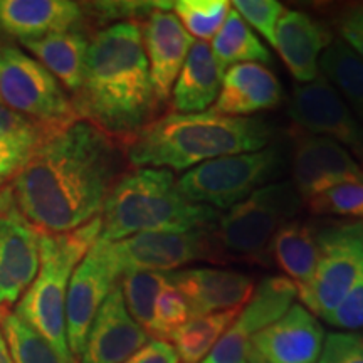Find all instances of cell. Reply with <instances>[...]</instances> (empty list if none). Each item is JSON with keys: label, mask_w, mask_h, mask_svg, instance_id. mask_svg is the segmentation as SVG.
<instances>
[{"label": "cell", "mask_w": 363, "mask_h": 363, "mask_svg": "<svg viewBox=\"0 0 363 363\" xmlns=\"http://www.w3.org/2000/svg\"><path fill=\"white\" fill-rule=\"evenodd\" d=\"M128 167L123 143L76 120L39 145L9 185L30 224L44 234H65L101 214Z\"/></svg>", "instance_id": "1"}, {"label": "cell", "mask_w": 363, "mask_h": 363, "mask_svg": "<svg viewBox=\"0 0 363 363\" xmlns=\"http://www.w3.org/2000/svg\"><path fill=\"white\" fill-rule=\"evenodd\" d=\"M71 99L79 120L121 143L162 116L138 22H115L93 34L83 84Z\"/></svg>", "instance_id": "2"}, {"label": "cell", "mask_w": 363, "mask_h": 363, "mask_svg": "<svg viewBox=\"0 0 363 363\" xmlns=\"http://www.w3.org/2000/svg\"><path fill=\"white\" fill-rule=\"evenodd\" d=\"M274 128L262 118L167 113L123 143L133 169L182 172L214 158L271 147Z\"/></svg>", "instance_id": "3"}, {"label": "cell", "mask_w": 363, "mask_h": 363, "mask_svg": "<svg viewBox=\"0 0 363 363\" xmlns=\"http://www.w3.org/2000/svg\"><path fill=\"white\" fill-rule=\"evenodd\" d=\"M220 212L189 202L165 169H130L104 201L99 239L118 242L145 233H189L211 229Z\"/></svg>", "instance_id": "4"}, {"label": "cell", "mask_w": 363, "mask_h": 363, "mask_svg": "<svg viewBox=\"0 0 363 363\" xmlns=\"http://www.w3.org/2000/svg\"><path fill=\"white\" fill-rule=\"evenodd\" d=\"M99 233L98 216L71 233L40 234L38 276L16 306V315L48 340L66 363H76L66 335L67 288L76 266L96 242Z\"/></svg>", "instance_id": "5"}, {"label": "cell", "mask_w": 363, "mask_h": 363, "mask_svg": "<svg viewBox=\"0 0 363 363\" xmlns=\"http://www.w3.org/2000/svg\"><path fill=\"white\" fill-rule=\"evenodd\" d=\"M301 197L291 182L267 184L220 214L212 229L217 264L230 259L264 264L272 235L301 208Z\"/></svg>", "instance_id": "6"}, {"label": "cell", "mask_w": 363, "mask_h": 363, "mask_svg": "<svg viewBox=\"0 0 363 363\" xmlns=\"http://www.w3.org/2000/svg\"><path fill=\"white\" fill-rule=\"evenodd\" d=\"M283 172V153L276 147L203 162L177 179L180 194L192 203L230 208Z\"/></svg>", "instance_id": "7"}, {"label": "cell", "mask_w": 363, "mask_h": 363, "mask_svg": "<svg viewBox=\"0 0 363 363\" xmlns=\"http://www.w3.org/2000/svg\"><path fill=\"white\" fill-rule=\"evenodd\" d=\"M0 103L54 131L79 120L61 83L12 44L0 45Z\"/></svg>", "instance_id": "8"}, {"label": "cell", "mask_w": 363, "mask_h": 363, "mask_svg": "<svg viewBox=\"0 0 363 363\" xmlns=\"http://www.w3.org/2000/svg\"><path fill=\"white\" fill-rule=\"evenodd\" d=\"M318 262L310 283L298 288L301 305L316 318L331 315L363 274V220L318 233Z\"/></svg>", "instance_id": "9"}, {"label": "cell", "mask_w": 363, "mask_h": 363, "mask_svg": "<svg viewBox=\"0 0 363 363\" xmlns=\"http://www.w3.org/2000/svg\"><path fill=\"white\" fill-rule=\"evenodd\" d=\"M40 234L17 207L11 185H0V318L38 276Z\"/></svg>", "instance_id": "10"}, {"label": "cell", "mask_w": 363, "mask_h": 363, "mask_svg": "<svg viewBox=\"0 0 363 363\" xmlns=\"http://www.w3.org/2000/svg\"><path fill=\"white\" fill-rule=\"evenodd\" d=\"M121 271L111 246L98 238L72 272L66 299V335L69 350L79 357L94 316L104 299L116 288Z\"/></svg>", "instance_id": "11"}, {"label": "cell", "mask_w": 363, "mask_h": 363, "mask_svg": "<svg viewBox=\"0 0 363 363\" xmlns=\"http://www.w3.org/2000/svg\"><path fill=\"white\" fill-rule=\"evenodd\" d=\"M212 229L189 233H145L110 242L121 276L126 272H172L195 261L217 264Z\"/></svg>", "instance_id": "12"}, {"label": "cell", "mask_w": 363, "mask_h": 363, "mask_svg": "<svg viewBox=\"0 0 363 363\" xmlns=\"http://www.w3.org/2000/svg\"><path fill=\"white\" fill-rule=\"evenodd\" d=\"M289 118L298 133L333 140L363 169V123L325 78L294 88Z\"/></svg>", "instance_id": "13"}, {"label": "cell", "mask_w": 363, "mask_h": 363, "mask_svg": "<svg viewBox=\"0 0 363 363\" xmlns=\"http://www.w3.org/2000/svg\"><path fill=\"white\" fill-rule=\"evenodd\" d=\"M296 298L298 288L291 279L284 276L262 279L234 323L201 363H249L254 335L279 320Z\"/></svg>", "instance_id": "14"}, {"label": "cell", "mask_w": 363, "mask_h": 363, "mask_svg": "<svg viewBox=\"0 0 363 363\" xmlns=\"http://www.w3.org/2000/svg\"><path fill=\"white\" fill-rule=\"evenodd\" d=\"M293 182L305 202L313 195L343 184H362L363 169L355 158L326 136L294 135Z\"/></svg>", "instance_id": "15"}, {"label": "cell", "mask_w": 363, "mask_h": 363, "mask_svg": "<svg viewBox=\"0 0 363 363\" xmlns=\"http://www.w3.org/2000/svg\"><path fill=\"white\" fill-rule=\"evenodd\" d=\"M83 6L71 0H0V45L83 30Z\"/></svg>", "instance_id": "16"}, {"label": "cell", "mask_w": 363, "mask_h": 363, "mask_svg": "<svg viewBox=\"0 0 363 363\" xmlns=\"http://www.w3.org/2000/svg\"><path fill=\"white\" fill-rule=\"evenodd\" d=\"M148 333L126 310L120 283L104 299L86 337L81 363H125L148 343Z\"/></svg>", "instance_id": "17"}, {"label": "cell", "mask_w": 363, "mask_h": 363, "mask_svg": "<svg viewBox=\"0 0 363 363\" xmlns=\"http://www.w3.org/2000/svg\"><path fill=\"white\" fill-rule=\"evenodd\" d=\"M169 283L184 296L190 318L244 306L256 283L251 276L216 267H192L167 272Z\"/></svg>", "instance_id": "18"}, {"label": "cell", "mask_w": 363, "mask_h": 363, "mask_svg": "<svg viewBox=\"0 0 363 363\" xmlns=\"http://www.w3.org/2000/svg\"><path fill=\"white\" fill-rule=\"evenodd\" d=\"M140 27L150 78L158 101L165 106L195 39L170 11H153L147 19L140 22Z\"/></svg>", "instance_id": "19"}, {"label": "cell", "mask_w": 363, "mask_h": 363, "mask_svg": "<svg viewBox=\"0 0 363 363\" xmlns=\"http://www.w3.org/2000/svg\"><path fill=\"white\" fill-rule=\"evenodd\" d=\"M323 342L325 330L318 318L296 303L254 335L251 347L266 363H316Z\"/></svg>", "instance_id": "20"}, {"label": "cell", "mask_w": 363, "mask_h": 363, "mask_svg": "<svg viewBox=\"0 0 363 363\" xmlns=\"http://www.w3.org/2000/svg\"><path fill=\"white\" fill-rule=\"evenodd\" d=\"M333 34L323 22L306 12L288 11L276 27L274 49L299 83H313L320 78V57L333 43Z\"/></svg>", "instance_id": "21"}, {"label": "cell", "mask_w": 363, "mask_h": 363, "mask_svg": "<svg viewBox=\"0 0 363 363\" xmlns=\"http://www.w3.org/2000/svg\"><path fill=\"white\" fill-rule=\"evenodd\" d=\"M283 99V86L272 71L259 62L230 66L222 76L219 96L211 111L224 116L247 118L272 110Z\"/></svg>", "instance_id": "22"}, {"label": "cell", "mask_w": 363, "mask_h": 363, "mask_svg": "<svg viewBox=\"0 0 363 363\" xmlns=\"http://www.w3.org/2000/svg\"><path fill=\"white\" fill-rule=\"evenodd\" d=\"M224 71L217 65L211 45L195 40L172 89V113H203L219 96Z\"/></svg>", "instance_id": "23"}, {"label": "cell", "mask_w": 363, "mask_h": 363, "mask_svg": "<svg viewBox=\"0 0 363 363\" xmlns=\"http://www.w3.org/2000/svg\"><path fill=\"white\" fill-rule=\"evenodd\" d=\"M24 45L66 89L76 94L83 84L89 38L84 30H69L29 40Z\"/></svg>", "instance_id": "24"}, {"label": "cell", "mask_w": 363, "mask_h": 363, "mask_svg": "<svg viewBox=\"0 0 363 363\" xmlns=\"http://www.w3.org/2000/svg\"><path fill=\"white\" fill-rule=\"evenodd\" d=\"M318 233L305 222H286L272 235L269 257L296 288L310 283L318 262Z\"/></svg>", "instance_id": "25"}, {"label": "cell", "mask_w": 363, "mask_h": 363, "mask_svg": "<svg viewBox=\"0 0 363 363\" xmlns=\"http://www.w3.org/2000/svg\"><path fill=\"white\" fill-rule=\"evenodd\" d=\"M212 54L222 71L242 62H271V54L264 44L257 39L252 29L244 22L242 17L230 7L224 24L212 38Z\"/></svg>", "instance_id": "26"}, {"label": "cell", "mask_w": 363, "mask_h": 363, "mask_svg": "<svg viewBox=\"0 0 363 363\" xmlns=\"http://www.w3.org/2000/svg\"><path fill=\"white\" fill-rule=\"evenodd\" d=\"M320 72L337 86L340 96L363 123V61L343 43L333 39L320 57Z\"/></svg>", "instance_id": "27"}, {"label": "cell", "mask_w": 363, "mask_h": 363, "mask_svg": "<svg viewBox=\"0 0 363 363\" xmlns=\"http://www.w3.org/2000/svg\"><path fill=\"white\" fill-rule=\"evenodd\" d=\"M240 310L242 306L212 313V315L190 318L187 323L175 331L170 340L179 353L180 362L201 363L214 348V345L219 342L227 328L234 323Z\"/></svg>", "instance_id": "28"}, {"label": "cell", "mask_w": 363, "mask_h": 363, "mask_svg": "<svg viewBox=\"0 0 363 363\" xmlns=\"http://www.w3.org/2000/svg\"><path fill=\"white\" fill-rule=\"evenodd\" d=\"M169 283L167 272L140 271L121 276L120 288L123 293L126 310L130 316L147 331L150 337L153 325V311L158 294Z\"/></svg>", "instance_id": "29"}, {"label": "cell", "mask_w": 363, "mask_h": 363, "mask_svg": "<svg viewBox=\"0 0 363 363\" xmlns=\"http://www.w3.org/2000/svg\"><path fill=\"white\" fill-rule=\"evenodd\" d=\"M0 328L12 353L13 363H66L48 340L40 337L16 313L9 311L0 318Z\"/></svg>", "instance_id": "30"}, {"label": "cell", "mask_w": 363, "mask_h": 363, "mask_svg": "<svg viewBox=\"0 0 363 363\" xmlns=\"http://www.w3.org/2000/svg\"><path fill=\"white\" fill-rule=\"evenodd\" d=\"M230 7L229 0H179L172 11L192 38L206 43L219 33Z\"/></svg>", "instance_id": "31"}, {"label": "cell", "mask_w": 363, "mask_h": 363, "mask_svg": "<svg viewBox=\"0 0 363 363\" xmlns=\"http://www.w3.org/2000/svg\"><path fill=\"white\" fill-rule=\"evenodd\" d=\"M54 133L57 131L45 128L38 121L0 103V145H7L26 155H30L39 145H43Z\"/></svg>", "instance_id": "32"}, {"label": "cell", "mask_w": 363, "mask_h": 363, "mask_svg": "<svg viewBox=\"0 0 363 363\" xmlns=\"http://www.w3.org/2000/svg\"><path fill=\"white\" fill-rule=\"evenodd\" d=\"M305 203L315 216H340L363 220V182L337 185L313 195Z\"/></svg>", "instance_id": "33"}, {"label": "cell", "mask_w": 363, "mask_h": 363, "mask_svg": "<svg viewBox=\"0 0 363 363\" xmlns=\"http://www.w3.org/2000/svg\"><path fill=\"white\" fill-rule=\"evenodd\" d=\"M189 320L190 311L184 296L170 283H167L157 298L150 335L157 340L170 342L175 331L182 328Z\"/></svg>", "instance_id": "34"}, {"label": "cell", "mask_w": 363, "mask_h": 363, "mask_svg": "<svg viewBox=\"0 0 363 363\" xmlns=\"http://www.w3.org/2000/svg\"><path fill=\"white\" fill-rule=\"evenodd\" d=\"M230 6L249 27L252 26L274 48L276 27L286 12L283 4L276 0H235Z\"/></svg>", "instance_id": "35"}, {"label": "cell", "mask_w": 363, "mask_h": 363, "mask_svg": "<svg viewBox=\"0 0 363 363\" xmlns=\"http://www.w3.org/2000/svg\"><path fill=\"white\" fill-rule=\"evenodd\" d=\"M83 6L86 22L106 24L111 21L143 22L153 11H158L157 2H89Z\"/></svg>", "instance_id": "36"}, {"label": "cell", "mask_w": 363, "mask_h": 363, "mask_svg": "<svg viewBox=\"0 0 363 363\" xmlns=\"http://www.w3.org/2000/svg\"><path fill=\"white\" fill-rule=\"evenodd\" d=\"M316 363H363V335L352 331H331L325 335Z\"/></svg>", "instance_id": "37"}, {"label": "cell", "mask_w": 363, "mask_h": 363, "mask_svg": "<svg viewBox=\"0 0 363 363\" xmlns=\"http://www.w3.org/2000/svg\"><path fill=\"white\" fill-rule=\"evenodd\" d=\"M325 321L340 330L363 328V274L337 306V310L325 318Z\"/></svg>", "instance_id": "38"}, {"label": "cell", "mask_w": 363, "mask_h": 363, "mask_svg": "<svg viewBox=\"0 0 363 363\" xmlns=\"http://www.w3.org/2000/svg\"><path fill=\"white\" fill-rule=\"evenodd\" d=\"M340 39L363 61V4L347 9L338 17Z\"/></svg>", "instance_id": "39"}, {"label": "cell", "mask_w": 363, "mask_h": 363, "mask_svg": "<svg viewBox=\"0 0 363 363\" xmlns=\"http://www.w3.org/2000/svg\"><path fill=\"white\" fill-rule=\"evenodd\" d=\"M125 363H180V357L170 342L153 338Z\"/></svg>", "instance_id": "40"}, {"label": "cell", "mask_w": 363, "mask_h": 363, "mask_svg": "<svg viewBox=\"0 0 363 363\" xmlns=\"http://www.w3.org/2000/svg\"><path fill=\"white\" fill-rule=\"evenodd\" d=\"M29 155L19 152V150L0 145V185L17 174V170L24 165Z\"/></svg>", "instance_id": "41"}, {"label": "cell", "mask_w": 363, "mask_h": 363, "mask_svg": "<svg viewBox=\"0 0 363 363\" xmlns=\"http://www.w3.org/2000/svg\"><path fill=\"white\" fill-rule=\"evenodd\" d=\"M0 363H13L12 353L9 350V345L6 342L2 330H0Z\"/></svg>", "instance_id": "42"}, {"label": "cell", "mask_w": 363, "mask_h": 363, "mask_svg": "<svg viewBox=\"0 0 363 363\" xmlns=\"http://www.w3.org/2000/svg\"><path fill=\"white\" fill-rule=\"evenodd\" d=\"M249 363H266V362H264V358H262L259 353H257L251 347V353H249Z\"/></svg>", "instance_id": "43"}]
</instances>
